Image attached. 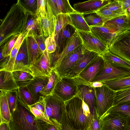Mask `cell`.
<instances>
[{"instance_id":"1","label":"cell","mask_w":130,"mask_h":130,"mask_svg":"<svg viewBox=\"0 0 130 130\" xmlns=\"http://www.w3.org/2000/svg\"><path fill=\"white\" fill-rule=\"evenodd\" d=\"M27 10L19 0L12 6L6 15L1 21L0 46L12 37L22 33Z\"/></svg>"},{"instance_id":"2","label":"cell","mask_w":130,"mask_h":130,"mask_svg":"<svg viewBox=\"0 0 130 130\" xmlns=\"http://www.w3.org/2000/svg\"><path fill=\"white\" fill-rule=\"evenodd\" d=\"M67 117L77 130H89L93 116L87 105L76 96L64 102Z\"/></svg>"},{"instance_id":"3","label":"cell","mask_w":130,"mask_h":130,"mask_svg":"<svg viewBox=\"0 0 130 130\" xmlns=\"http://www.w3.org/2000/svg\"><path fill=\"white\" fill-rule=\"evenodd\" d=\"M9 123L11 130H40L36 118L29 106L18 96L17 106L11 114Z\"/></svg>"},{"instance_id":"4","label":"cell","mask_w":130,"mask_h":130,"mask_svg":"<svg viewBox=\"0 0 130 130\" xmlns=\"http://www.w3.org/2000/svg\"><path fill=\"white\" fill-rule=\"evenodd\" d=\"M45 117L49 123L59 128L63 113L66 110L64 102L57 95L52 94L45 97Z\"/></svg>"},{"instance_id":"5","label":"cell","mask_w":130,"mask_h":130,"mask_svg":"<svg viewBox=\"0 0 130 130\" xmlns=\"http://www.w3.org/2000/svg\"><path fill=\"white\" fill-rule=\"evenodd\" d=\"M109 48L112 53L130 63V31L116 34Z\"/></svg>"},{"instance_id":"6","label":"cell","mask_w":130,"mask_h":130,"mask_svg":"<svg viewBox=\"0 0 130 130\" xmlns=\"http://www.w3.org/2000/svg\"><path fill=\"white\" fill-rule=\"evenodd\" d=\"M94 88L97 101L96 111L100 118L113 106L116 91L105 84L101 87Z\"/></svg>"},{"instance_id":"7","label":"cell","mask_w":130,"mask_h":130,"mask_svg":"<svg viewBox=\"0 0 130 130\" xmlns=\"http://www.w3.org/2000/svg\"><path fill=\"white\" fill-rule=\"evenodd\" d=\"M130 76V69L114 67L105 61L103 68L96 74L92 83L96 82L102 83L122 79Z\"/></svg>"},{"instance_id":"8","label":"cell","mask_w":130,"mask_h":130,"mask_svg":"<svg viewBox=\"0 0 130 130\" xmlns=\"http://www.w3.org/2000/svg\"><path fill=\"white\" fill-rule=\"evenodd\" d=\"M79 92L76 77L70 78L64 77L57 85L53 93L65 102L76 96Z\"/></svg>"},{"instance_id":"9","label":"cell","mask_w":130,"mask_h":130,"mask_svg":"<svg viewBox=\"0 0 130 130\" xmlns=\"http://www.w3.org/2000/svg\"><path fill=\"white\" fill-rule=\"evenodd\" d=\"M88 51L82 44L64 58L59 65L55 68L61 78L66 76Z\"/></svg>"},{"instance_id":"10","label":"cell","mask_w":130,"mask_h":130,"mask_svg":"<svg viewBox=\"0 0 130 130\" xmlns=\"http://www.w3.org/2000/svg\"><path fill=\"white\" fill-rule=\"evenodd\" d=\"M78 81L79 92L77 95L88 106L93 115L94 111L96 109L97 101L95 88L91 83L85 81L78 76L76 77Z\"/></svg>"},{"instance_id":"11","label":"cell","mask_w":130,"mask_h":130,"mask_svg":"<svg viewBox=\"0 0 130 130\" xmlns=\"http://www.w3.org/2000/svg\"><path fill=\"white\" fill-rule=\"evenodd\" d=\"M53 68L51 57L46 50L29 69L35 77L45 78L50 77Z\"/></svg>"},{"instance_id":"12","label":"cell","mask_w":130,"mask_h":130,"mask_svg":"<svg viewBox=\"0 0 130 130\" xmlns=\"http://www.w3.org/2000/svg\"><path fill=\"white\" fill-rule=\"evenodd\" d=\"M77 31L81 39L82 45L89 51L95 52L102 56L109 51V46L93 36L91 32Z\"/></svg>"},{"instance_id":"13","label":"cell","mask_w":130,"mask_h":130,"mask_svg":"<svg viewBox=\"0 0 130 130\" xmlns=\"http://www.w3.org/2000/svg\"><path fill=\"white\" fill-rule=\"evenodd\" d=\"M100 120L101 130H127L125 119L117 115L106 112Z\"/></svg>"},{"instance_id":"14","label":"cell","mask_w":130,"mask_h":130,"mask_svg":"<svg viewBox=\"0 0 130 130\" xmlns=\"http://www.w3.org/2000/svg\"><path fill=\"white\" fill-rule=\"evenodd\" d=\"M22 33L34 37L43 35L39 18L34 12L27 10Z\"/></svg>"},{"instance_id":"15","label":"cell","mask_w":130,"mask_h":130,"mask_svg":"<svg viewBox=\"0 0 130 130\" xmlns=\"http://www.w3.org/2000/svg\"><path fill=\"white\" fill-rule=\"evenodd\" d=\"M105 62L103 56L100 55H99L83 70L78 76L85 82L92 83L96 74L103 68Z\"/></svg>"},{"instance_id":"16","label":"cell","mask_w":130,"mask_h":130,"mask_svg":"<svg viewBox=\"0 0 130 130\" xmlns=\"http://www.w3.org/2000/svg\"><path fill=\"white\" fill-rule=\"evenodd\" d=\"M46 14L44 17L38 18L43 34L45 37L54 35L56 23V17L53 14L48 0H46Z\"/></svg>"},{"instance_id":"17","label":"cell","mask_w":130,"mask_h":130,"mask_svg":"<svg viewBox=\"0 0 130 130\" xmlns=\"http://www.w3.org/2000/svg\"><path fill=\"white\" fill-rule=\"evenodd\" d=\"M111 0H90L74 4L73 8L77 12L84 15L95 13L106 5Z\"/></svg>"},{"instance_id":"18","label":"cell","mask_w":130,"mask_h":130,"mask_svg":"<svg viewBox=\"0 0 130 130\" xmlns=\"http://www.w3.org/2000/svg\"><path fill=\"white\" fill-rule=\"evenodd\" d=\"M30 66L26 38L23 41L18 52L13 71H20L32 73L29 69Z\"/></svg>"},{"instance_id":"19","label":"cell","mask_w":130,"mask_h":130,"mask_svg":"<svg viewBox=\"0 0 130 130\" xmlns=\"http://www.w3.org/2000/svg\"><path fill=\"white\" fill-rule=\"evenodd\" d=\"M104 26L117 34L130 30V16L126 14L105 22Z\"/></svg>"},{"instance_id":"20","label":"cell","mask_w":130,"mask_h":130,"mask_svg":"<svg viewBox=\"0 0 130 130\" xmlns=\"http://www.w3.org/2000/svg\"><path fill=\"white\" fill-rule=\"evenodd\" d=\"M100 55L95 52L88 51L78 60L75 66L65 77L72 78L78 76L83 70Z\"/></svg>"},{"instance_id":"21","label":"cell","mask_w":130,"mask_h":130,"mask_svg":"<svg viewBox=\"0 0 130 130\" xmlns=\"http://www.w3.org/2000/svg\"><path fill=\"white\" fill-rule=\"evenodd\" d=\"M82 44L81 39L76 30L69 39L62 52L56 57L57 59L53 64V67H57L65 56Z\"/></svg>"},{"instance_id":"22","label":"cell","mask_w":130,"mask_h":130,"mask_svg":"<svg viewBox=\"0 0 130 130\" xmlns=\"http://www.w3.org/2000/svg\"><path fill=\"white\" fill-rule=\"evenodd\" d=\"M92 35L102 43L109 46L114 36L117 34L104 26L90 27Z\"/></svg>"},{"instance_id":"23","label":"cell","mask_w":130,"mask_h":130,"mask_svg":"<svg viewBox=\"0 0 130 130\" xmlns=\"http://www.w3.org/2000/svg\"><path fill=\"white\" fill-rule=\"evenodd\" d=\"M49 78H41L34 77V79L26 86L36 103L39 100L40 97L43 96L40 92L47 84Z\"/></svg>"},{"instance_id":"24","label":"cell","mask_w":130,"mask_h":130,"mask_svg":"<svg viewBox=\"0 0 130 130\" xmlns=\"http://www.w3.org/2000/svg\"><path fill=\"white\" fill-rule=\"evenodd\" d=\"M18 88L12 72L0 70V91H11L17 90Z\"/></svg>"},{"instance_id":"25","label":"cell","mask_w":130,"mask_h":130,"mask_svg":"<svg viewBox=\"0 0 130 130\" xmlns=\"http://www.w3.org/2000/svg\"><path fill=\"white\" fill-rule=\"evenodd\" d=\"M76 30L72 25L70 24L66 25L61 30L56 40L58 48V55L62 52L68 41Z\"/></svg>"},{"instance_id":"26","label":"cell","mask_w":130,"mask_h":130,"mask_svg":"<svg viewBox=\"0 0 130 130\" xmlns=\"http://www.w3.org/2000/svg\"><path fill=\"white\" fill-rule=\"evenodd\" d=\"M30 63L33 64L43 53L34 37L27 36L26 37Z\"/></svg>"},{"instance_id":"27","label":"cell","mask_w":130,"mask_h":130,"mask_svg":"<svg viewBox=\"0 0 130 130\" xmlns=\"http://www.w3.org/2000/svg\"><path fill=\"white\" fill-rule=\"evenodd\" d=\"M27 35L23 33H21L18 37L10 54L8 62L3 69L5 70L12 72L16 58L19 50Z\"/></svg>"},{"instance_id":"28","label":"cell","mask_w":130,"mask_h":130,"mask_svg":"<svg viewBox=\"0 0 130 130\" xmlns=\"http://www.w3.org/2000/svg\"><path fill=\"white\" fill-rule=\"evenodd\" d=\"M0 123H9L11 119V115L8 102L7 91H0Z\"/></svg>"},{"instance_id":"29","label":"cell","mask_w":130,"mask_h":130,"mask_svg":"<svg viewBox=\"0 0 130 130\" xmlns=\"http://www.w3.org/2000/svg\"><path fill=\"white\" fill-rule=\"evenodd\" d=\"M72 25L77 30L91 32L90 27L87 24L83 13L77 12L69 14Z\"/></svg>"},{"instance_id":"30","label":"cell","mask_w":130,"mask_h":130,"mask_svg":"<svg viewBox=\"0 0 130 130\" xmlns=\"http://www.w3.org/2000/svg\"><path fill=\"white\" fill-rule=\"evenodd\" d=\"M61 78L56 69L53 68L48 82L41 91V94L44 97L52 94L55 87Z\"/></svg>"},{"instance_id":"31","label":"cell","mask_w":130,"mask_h":130,"mask_svg":"<svg viewBox=\"0 0 130 130\" xmlns=\"http://www.w3.org/2000/svg\"><path fill=\"white\" fill-rule=\"evenodd\" d=\"M12 72L18 88L26 86L34 78L32 74L30 72L20 71H14Z\"/></svg>"},{"instance_id":"32","label":"cell","mask_w":130,"mask_h":130,"mask_svg":"<svg viewBox=\"0 0 130 130\" xmlns=\"http://www.w3.org/2000/svg\"><path fill=\"white\" fill-rule=\"evenodd\" d=\"M44 98L43 96H41L37 102L29 106L31 111L36 118L43 119L49 123L45 116L46 103Z\"/></svg>"},{"instance_id":"33","label":"cell","mask_w":130,"mask_h":130,"mask_svg":"<svg viewBox=\"0 0 130 130\" xmlns=\"http://www.w3.org/2000/svg\"><path fill=\"white\" fill-rule=\"evenodd\" d=\"M105 60L115 67H119L130 69V63L109 51L102 56Z\"/></svg>"},{"instance_id":"34","label":"cell","mask_w":130,"mask_h":130,"mask_svg":"<svg viewBox=\"0 0 130 130\" xmlns=\"http://www.w3.org/2000/svg\"><path fill=\"white\" fill-rule=\"evenodd\" d=\"M124 103H130V86L116 91L113 106Z\"/></svg>"},{"instance_id":"35","label":"cell","mask_w":130,"mask_h":130,"mask_svg":"<svg viewBox=\"0 0 130 130\" xmlns=\"http://www.w3.org/2000/svg\"><path fill=\"white\" fill-rule=\"evenodd\" d=\"M56 17V23L53 36L56 40L60 31L66 25L68 24L72 25L70 18L69 14H60L57 15Z\"/></svg>"},{"instance_id":"36","label":"cell","mask_w":130,"mask_h":130,"mask_svg":"<svg viewBox=\"0 0 130 130\" xmlns=\"http://www.w3.org/2000/svg\"><path fill=\"white\" fill-rule=\"evenodd\" d=\"M55 15L60 14H70L76 12L70 4L68 0H56Z\"/></svg>"},{"instance_id":"37","label":"cell","mask_w":130,"mask_h":130,"mask_svg":"<svg viewBox=\"0 0 130 130\" xmlns=\"http://www.w3.org/2000/svg\"><path fill=\"white\" fill-rule=\"evenodd\" d=\"M106 112L117 115L125 120L130 115V103H124L113 106Z\"/></svg>"},{"instance_id":"38","label":"cell","mask_w":130,"mask_h":130,"mask_svg":"<svg viewBox=\"0 0 130 130\" xmlns=\"http://www.w3.org/2000/svg\"><path fill=\"white\" fill-rule=\"evenodd\" d=\"M17 92L19 98L27 105L30 106L36 103L26 86L19 88Z\"/></svg>"},{"instance_id":"39","label":"cell","mask_w":130,"mask_h":130,"mask_svg":"<svg viewBox=\"0 0 130 130\" xmlns=\"http://www.w3.org/2000/svg\"><path fill=\"white\" fill-rule=\"evenodd\" d=\"M112 90L116 91L130 86V76L124 78L102 83Z\"/></svg>"},{"instance_id":"40","label":"cell","mask_w":130,"mask_h":130,"mask_svg":"<svg viewBox=\"0 0 130 130\" xmlns=\"http://www.w3.org/2000/svg\"><path fill=\"white\" fill-rule=\"evenodd\" d=\"M85 15H87L84 17L85 20L90 27L103 26L105 22L107 21L99 16L95 12Z\"/></svg>"},{"instance_id":"41","label":"cell","mask_w":130,"mask_h":130,"mask_svg":"<svg viewBox=\"0 0 130 130\" xmlns=\"http://www.w3.org/2000/svg\"><path fill=\"white\" fill-rule=\"evenodd\" d=\"M20 34L13 36L1 46V52L3 57L10 56L12 50Z\"/></svg>"},{"instance_id":"42","label":"cell","mask_w":130,"mask_h":130,"mask_svg":"<svg viewBox=\"0 0 130 130\" xmlns=\"http://www.w3.org/2000/svg\"><path fill=\"white\" fill-rule=\"evenodd\" d=\"M107 9L116 14L122 15L126 14L119 0H111L108 4L99 10Z\"/></svg>"},{"instance_id":"43","label":"cell","mask_w":130,"mask_h":130,"mask_svg":"<svg viewBox=\"0 0 130 130\" xmlns=\"http://www.w3.org/2000/svg\"><path fill=\"white\" fill-rule=\"evenodd\" d=\"M8 102L11 115L15 109L18 100L17 90L7 91Z\"/></svg>"},{"instance_id":"44","label":"cell","mask_w":130,"mask_h":130,"mask_svg":"<svg viewBox=\"0 0 130 130\" xmlns=\"http://www.w3.org/2000/svg\"><path fill=\"white\" fill-rule=\"evenodd\" d=\"M58 129L59 130H77L74 128L69 120L67 117L66 110L63 113Z\"/></svg>"},{"instance_id":"45","label":"cell","mask_w":130,"mask_h":130,"mask_svg":"<svg viewBox=\"0 0 130 130\" xmlns=\"http://www.w3.org/2000/svg\"><path fill=\"white\" fill-rule=\"evenodd\" d=\"M46 12V0H37V7L35 13L38 18L44 17Z\"/></svg>"},{"instance_id":"46","label":"cell","mask_w":130,"mask_h":130,"mask_svg":"<svg viewBox=\"0 0 130 130\" xmlns=\"http://www.w3.org/2000/svg\"><path fill=\"white\" fill-rule=\"evenodd\" d=\"M46 50L50 54L54 53L57 46L55 39L53 36H49L46 39L45 42Z\"/></svg>"},{"instance_id":"47","label":"cell","mask_w":130,"mask_h":130,"mask_svg":"<svg viewBox=\"0 0 130 130\" xmlns=\"http://www.w3.org/2000/svg\"><path fill=\"white\" fill-rule=\"evenodd\" d=\"M95 13L99 16L107 21L122 15L115 13L107 9L99 10Z\"/></svg>"},{"instance_id":"48","label":"cell","mask_w":130,"mask_h":130,"mask_svg":"<svg viewBox=\"0 0 130 130\" xmlns=\"http://www.w3.org/2000/svg\"><path fill=\"white\" fill-rule=\"evenodd\" d=\"M36 119L40 130H59L58 128L53 124L48 123L41 119L37 118Z\"/></svg>"},{"instance_id":"49","label":"cell","mask_w":130,"mask_h":130,"mask_svg":"<svg viewBox=\"0 0 130 130\" xmlns=\"http://www.w3.org/2000/svg\"><path fill=\"white\" fill-rule=\"evenodd\" d=\"M100 119L97 115L96 109H95L94 111L89 130H101Z\"/></svg>"},{"instance_id":"50","label":"cell","mask_w":130,"mask_h":130,"mask_svg":"<svg viewBox=\"0 0 130 130\" xmlns=\"http://www.w3.org/2000/svg\"><path fill=\"white\" fill-rule=\"evenodd\" d=\"M45 37L43 35L34 37L40 48L43 53L46 50L45 43L46 39Z\"/></svg>"},{"instance_id":"51","label":"cell","mask_w":130,"mask_h":130,"mask_svg":"<svg viewBox=\"0 0 130 130\" xmlns=\"http://www.w3.org/2000/svg\"><path fill=\"white\" fill-rule=\"evenodd\" d=\"M26 6L25 7L28 10L33 12L35 13L37 7V0H25L24 1Z\"/></svg>"},{"instance_id":"52","label":"cell","mask_w":130,"mask_h":130,"mask_svg":"<svg viewBox=\"0 0 130 130\" xmlns=\"http://www.w3.org/2000/svg\"><path fill=\"white\" fill-rule=\"evenodd\" d=\"M123 9L125 10L130 6V0H119Z\"/></svg>"},{"instance_id":"53","label":"cell","mask_w":130,"mask_h":130,"mask_svg":"<svg viewBox=\"0 0 130 130\" xmlns=\"http://www.w3.org/2000/svg\"><path fill=\"white\" fill-rule=\"evenodd\" d=\"M0 130H11L9 123L6 122L0 123Z\"/></svg>"},{"instance_id":"54","label":"cell","mask_w":130,"mask_h":130,"mask_svg":"<svg viewBox=\"0 0 130 130\" xmlns=\"http://www.w3.org/2000/svg\"><path fill=\"white\" fill-rule=\"evenodd\" d=\"M92 86L94 88L101 87L104 84L100 82H96L91 83Z\"/></svg>"},{"instance_id":"55","label":"cell","mask_w":130,"mask_h":130,"mask_svg":"<svg viewBox=\"0 0 130 130\" xmlns=\"http://www.w3.org/2000/svg\"><path fill=\"white\" fill-rule=\"evenodd\" d=\"M127 127V130H130V115L126 120Z\"/></svg>"},{"instance_id":"56","label":"cell","mask_w":130,"mask_h":130,"mask_svg":"<svg viewBox=\"0 0 130 130\" xmlns=\"http://www.w3.org/2000/svg\"><path fill=\"white\" fill-rule=\"evenodd\" d=\"M125 12L127 15L130 16V6L125 10Z\"/></svg>"}]
</instances>
